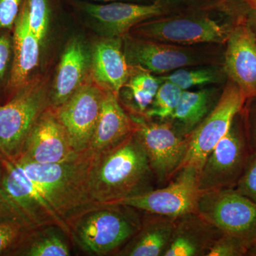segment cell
Here are the masks:
<instances>
[{
  "instance_id": "6da1fadb",
  "label": "cell",
  "mask_w": 256,
  "mask_h": 256,
  "mask_svg": "<svg viewBox=\"0 0 256 256\" xmlns=\"http://www.w3.org/2000/svg\"><path fill=\"white\" fill-rule=\"evenodd\" d=\"M246 10L240 0H218L176 14L150 18L131 31L140 38L182 46L225 45Z\"/></svg>"
},
{
  "instance_id": "7a4b0ae2",
  "label": "cell",
  "mask_w": 256,
  "mask_h": 256,
  "mask_svg": "<svg viewBox=\"0 0 256 256\" xmlns=\"http://www.w3.org/2000/svg\"><path fill=\"white\" fill-rule=\"evenodd\" d=\"M134 132L112 149L94 154L89 188L97 203L112 204L156 188L149 160Z\"/></svg>"
},
{
  "instance_id": "3957f363",
  "label": "cell",
  "mask_w": 256,
  "mask_h": 256,
  "mask_svg": "<svg viewBox=\"0 0 256 256\" xmlns=\"http://www.w3.org/2000/svg\"><path fill=\"white\" fill-rule=\"evenodd\" d=\"M94 156L87 150L74 159L55 164H38L22 159L14 161L34 182L70 230L78 216L100 204L92 198L89 188Z\"/></svg>"
},
{
  "instance_id": "277c9868",
  "label": "cell",
  "mask_w": 256,
  "mask_h": 256,
  "mask_svg": "<svg viewBox=\"0 0 256 256\" xmlns=\"http://www.w3.org/2000/svg\"><path fill=\"white\" fill-rule=\"evenodd\" d=\"M139 212L124 205L100 204L74 220L72 240L92 255H116L140 228L143 216Z\"/></svg>"
},
{
  "instance_id": "5b68a950",
  "label": "cell",
  "mask_w": 256,
  "mask_h": 256,
  "mask_svg": "<svg viewBox=\"0 0 256 256\" xmlns=\"http://www.w3.org/2000/svg\"><path fill=\"white\" fill-rule=\"evenodd\" d=\"M44 80L30 79L4 105H0V154L10 160L22 154L32 128L50 106Z\"/></svg>"
},
{
  "instance_id": "8992f818",
  "label": "cell",
  "mask_w": 256,
  "mask_h": 256,
  "mask_svg": "<svg viewBox=\"0 0 256 256\" xmlns=\"http://www.w3.org/2000/svg\"><path fill=\"white\" fill-rule=\"evenodd\" d=\"M124 55L130 67L158 76L185 67L223 64L224 56L210 48L213 45L182 46L153 41L129 34L122 37Z\"/></svg>"
},
{
  "instance_id": "52a82bcc",
  "label": "cell",
  "mask_w": 256,
  "mask_h": 256,
  "mask_svg": "<svg viewBox=\"0 0 256 256\" xmlns=\"http://www.w3.org/2000/svg\"><path fill=\"white\" fill-rule=\"evenodd\" d=\"M252 153L242 110L234 118L228 132L210 152L198 172L200 192L235 188Z\"/></svg>"
},
{
  "instance_id": "ba28073f",
  "label": "cell",
  "mask_w": 256,
  "mask_h": 256,
  "mask_svg": "<svg viewBox=\"0 0 256 256\" xmlns=\"http://www.w3.org/2000/svg\"><path fill=\"white\" fill-rule=\"evenodd\" d=\"M131 116L137 124L134 132L149 160L156 186H164L180 170L186 154V138L171 121Z\"/></svg>"
},
{
  "instance_id": "9c48e42d",
  "label": "cell",
  "mask_w": 256,
  "mask_h": 256,
  "mask_svg": "<svg viewBox=\"0 0 256 256\" xmlns=\"http://www.w3.org/2000/svg\"><path fill=\"white\" fill-rule=\"evenodd\" d=\"M246 100L238 86L227 80L214 110L186 137V154L180 170L190 166L200 172L210 152L228 132L234 118L242 110Z\"/></svg>"
},
{
  "instance_id": "30bf717a",
  "label": "cell",
  "mask_w": 256,
  "mask_h": 256,
  "mask_svg": "<svg viewBox=\"0 0 256 256\" xmlns=\"http://www.w3.org/2000/svg\"><path fill=\"white\" fill-rule=\"evenodd\" d=\"M197 213L224 234L256 240V203L235 188L201 192Z\"/></svg>"
},
{
  "instance_id": "8fae6325",
  "label": "cell",
  "mask_w": 256,
  "mask_h": 256,
  "mask_svg": "<svg viewBox=\"0 0 256 256\" xmlns=\"http://www.w3.org/2000/svg\"><path fill=\"white\" fill-rule=\"evenodd\" d=\"M198 171L184 168L166 185L140 194L108 204H122L143 213L176 218L190 213H197L200 192Z\"/></svg>"
},
{
  "instance_id": "7c38bea8",
  "label": "cell",
  "mask_w": 256,
  "mask_h": 256,
  "mask_svg": "<svg viewBox=\"0 0 256 256\" xmlns=\"http://www.w3.org/2000/svg\"><path fill=\"white\" fill-rule=\"evenodd\" d=\"M3 186L10 198L33 228L54 226L62 228L72 238L70 228L47 202L34 182L20 165L0 154Z\"/></svg>"
},
{
  "instance_id": "4fadbf2b",
  "label": "cell",
  "mask_w": 256,
  "mask_h": 256,
  "mask_svg": "<svg viewBox=\"0 0 256 256\" xmlns=\"http://www.w3.org/2000/svg\"><path fill=\"white\" fill-rule=\"evenodd\" d=\"M104 89L92 79H86L74 95L54 108L75 151L88 150L101 110Z\"/></svg>"
},
{
  "instance_id": "5bb4252c",
  "label": "cell",
  "mask_w": 256,
  "mask_h": 256,
  "mask_svg": "<svg viewBox=\"0 0 256 256\" xmlns=\"http://www.w3.org/2000/svg\"><path fill=\"white\" fill-rule=\"evenodd\" d=\"M68 133L54 108L46 109L32 128L18 159L38 164H55L76 158Z\"/></svg>"
},
{
  "instance_id": "9a60e30c",
  "label": "cell",
  "mask_w": 256,
  "mask_h": 256,
  "mask_svg": "<svg viewBox=\"0 0 256 256\" xmlns=\"http://www.w3.org/2000/svg\"><path fill=\"white\" fill-rule=\"evenodd\" d=\"M246 12L226 42L223 67L227 80L236 84L247 100L256 96V40L246 21Z\"/></svg>"
},
{
  "instance_id": "2e32d148",
  "label": "cell",
  "mask_w": 256,
  "mask_h": 256,
  "mask_svg": "<svg viewBox=\"0 0 256 256\" xmlns=\"http://www.w3.org/2000/svg\"><path fill=\"white\" fill-rule=\"evenodd\" d=\"M82 9L99 25L106 36L122 37L139 24L170 14V6L164 2L138 4L124 1L104 4L82 3Z\"/></svg>"
},
{
  "instance_id": "e0dca14e",
  "label": "cell",
  "mask_w": 256,
  "mask_h": 256,
  "mask_svg": "<svg viewBox=\"0 0 256 256\" xmlns=\"http://www.w3.org/2000/svg\"><path fill=\"white\" fill-rule=\"evenodd\" d=\"M13 30L11 68L5 86L9 99L31 79L40 60L42 44L30 28L28 12L22 3Z\"/></svg>"
},
{
  "instance_id": "ac0fdd59",
  "label": "cell",
  "mask_w": 256,
  "mask_h": 256,
  "mask_svg": "<svg viewBox=\"0 0 256 256\" xmlns=\"http://www.w3.org/2000/svg\"><path fill=\"white\" fill-rule=\"evenodd\" d=\"M137 124L124 110L118 96L104 89L100 116L88 150L98 156L112 149L136 131Z\"/></svg>"
},
{
  "instance_id": "d6986e66",
  "label": "cell",
  "mask_w": 256,
  "mask_h": 256,
  "mask_svg": "<svg viewBox=\"0 0 256 256\" xmlns=\"http://www.w3.org/2000/svg\"><path fill=\"white\" fill-rule=\"evenodd\" d=\"M130 72L122 38L105 36L96 44L92 52V77L102 89L118 96Z\"/></svg>"
},
{
  "instance_id": "ffe728a7",
  "label": "cell",
  "mask_w": 256,
  "mask_h": 256,
  "mask_svg": "<svg viewBox=\"0 0 256 256\" xmlns=\"http://www.w3.org/2000/svg\"><path fill=\"white\" fill-rule=\"evenodd\" d=\"M222 233L198 213L178 217L175 220L169 246L163 256H206Z\"/></svg>"
},
{
  "instance_id": "44dd1931",
  "label": "cell",
  "mask_w": 256,
  "mask_h": 256,
  "mask_svg": "<svg viewBox=\"0 0 256 256\" xmlns=\"http://www.w3.org/2000/svg\"><path fill=\"white\" fill-rule=\"evenodd\" d=\"M87 70L86 52L82 42L74 38L60 58L50 92V107H58L74 95L86 79Z\"/></svg>"
},
{
  "instance_id": "7402d4cb",
  "label": "cell",
  "mask_w": 256,
  "mask_h": 256,
  "mask_svg": "<svg viewBox=\"0 0 256 256\" xmlns=\"http://www.w3.org/2000/svg\"><path fill=\"white\" fill-rule=\"evenodd\" d=\"M144 214L140 228L116 256H164L172 236L175 220Z\"/></svg>"
},
{
  "instance_id": "603a6c76",
  "label": "cell",
  "mask_w": 256,
  "mask_h": 256,
  "mask_svg": "<svg viewBox=\"0 0 256 256\" xmlns=\"http://www.w3.org/2000/svg\"><path fill=\"white\" fill-rule=\"evenodd\" d=\"M223 88L212 86L195 92L183 90L178 107L169 120L180 134L188 137L206 118L216 106Z\"/></svg>"
},
{
  "instance_id": "cb8c5ba5",
  "label": "cell",
  "mask_w": 256,
  "mask_h": 256,
  "mask_svg": "<svg viewBox=\"0 0 256 256\" xmlns=\"http://www.w3.org/2000/svg\"><path fill=\"white\" fill-rule=\"evenodd\" d=\"M128 82L118 94L124 106L132 116H143L151 105L161 80L152 74L136 67H130Z\"/></svg>"
},
{
  "instance_id": "d4e9b609",
  "label": "cell",
  "mask_w": 256,
  "mask_h": 256,
  "mask_svg": "<svg viewBox=\"0 0 256 256\" xmlns=\"http://www.w3.org/2000/svg\"><path fill=\"white\" fill-rule=\"evenodd\" d=\"M67 235L62 228L52 226L33 229L26 236L14 256H70Z\"/></svg>"
},
{
  "instance_id": "484cf974",
  "label": "cell",
  "mask_w": 256,
  "mask_h": 256,
  "mask_svg": "<svg viewBox=\"0 0 256 256\" xmlns=\"http://www.w3.org/2000/svg\"><path fill=\"white\" fill-rule=\"evenodd\" d=\"M158 77L161 82L166 80L173 82L183 90H190L194 87L220 85L227 80L223 64L185 67Z\"/></svg>"
},
{
  "instance_id": "4316f807",
  "label": "cell",
  "mask_w": 256,
  "mask_h": 256,
  "mask_svg": "<svg viewBox=\"0 0 256 256\" xmlns=\"http://www.w3.org/2000/svg\"><path fill=\"white\" fill-rule=\"evenodd\" d=\"M182 92V89L173 82H162L143 117L160 121L169 120L178 107Z\"/></svg>"
},
{
  "instance_id": "83f0119b",
  "label": "cell",
  "mask_w": 256,
  "mask_h": 256,
  "mask_svg": "<svg viewBox=\"0 0 256 256\" xmlns=\"http://www.w3.org/2000/svg\"><path fill=\"white\" fill-rule=\"evenodd\" d=\"M32 230L22 222L0 217V256H14Z\"/></svg>"
},
{
  "instance_id": "f1b7e54d",
  "label": "cell",
  "mask_w": 256,
  "mask_h": 256,
  "mask_svg": "<svg viewBox=\"0 0 256 256\" xmlns=\"http://www.w3.org/2000/svg\"><path fill=\"white\" fill-rule=\"evenodd\" d=\"M22 4L28 12V23L32 31L43 43L50 26L48 0H23Z\"/></svg>"
},
{
  "instance_id": "f546056e",
  "label": "cell",
  "mask_w": 256,
  "mask_h": 256,
  "mask_svg": "<svg viewBox=\"0 0 256 256\" xmlns=\"http://www.w3.org/2000/svg\"><path fill=\"white\" fill-rule=\"evenodd\" d=\"M250 245L242 239L222 233L213 242L206 256H246Z\"/></svg>"
},
{
  "instance_id": "4dcf8cb0",
  "label": "cell",
  "mask_w": 256,
  "mask_h": 256,
  "mask_svg": "<svg viewBox=\"0 0 256 256\" xmlns=\"http://www.w3.org/2000/svg\"><path fill=\"white\" fill-rule=\"evenodd\" d=\"M235 190L256 203V152H252Z\"/></svg>"
},
{
  "instance_id": "1f68e13d",
  "label": "cell",
  "mask_w": 256,
  "mask_h": 256,
  "mask_svg": "<svg viewBox=\"0 0 256 256\" xmlns=\"http://www.w3.org/2000/svg\"><path fill=\"white\" fill-rule=\"evenodd\" d=\"M244 128L252 152H256V96L246 100L242 110Z\"/></svg>"
},
{
  "instance_id": "d6a6232c",
  "label": "cell",
  "mask_w": 256,
  "mask_h": 256,
  "mask_svg": "<svg viewBox=\"0 0 256 256\" xmlns=\"http://www.w3.org/2000/svg\"><path fill=\"white\" fill-rule=\"evenodd\" d=\"M23 0H0V31L13 30Z\"/></svg>"
},
{
  "instance_id": "836d02e7",
  "label": "cell",
  "mask_w": 256,
  "mask_h": 256,
  "mask_svg": "<svg viewBox=\"0 0 256 256\" xmlns=\"http://www.w3.org/2000/svg\"><path fill=\"white\" fill-rule=\"evenodd\" d=\"M0 217L18 220L33 228L26 218L24 217L22 214L18 210V207L15 206L14 204L10 198L9 195L5 191L2 180L1 168H0Z\"/></svg>"
},
{
  "instance_id": "e575fe53",
  "label": "cell",
  "mask_w": 256,
  "mask_h": 256,
  "mask_svg": "<svg viewBox=\"0 0 256 256\" xmlns=\"http://www.w3.org/2000/svg\"><path fill=\"white\" fill-rule=\"evenodd\" d=\"M12 57V37L0 36V86L4 82Z\"/></svg>"
},
{
  "instance_id": "d590c367",
  "label": "cell",
  "mask_w": 256,
  "mask_h": 256,
  "mask_svg": "<svg viewBox=\"0 0 256 256\" xmlns=\"http://www.w3.org/2000/svg\"><path fill=\"white\" fill-rule=\"evenodd\" d=\"M245 18L247 24L252 30L256 40V10L248 5Z\"/></svg>"
},
{
  "instance_id": "8d00e7d4",
  "label": "cell",
  "mask_w": 256,
  "mask_h": 256,
  "mask_svg": "<svg viewBox=\"0 0 256 256\" xmlns=\"http://www.w3.org/2000/svg\"><path fill=\"white\" fill-rule=\"evenodd\" d=\"M246 256H256V240L252 242L248 248Z\"/></svg>"
},
{
  "instance_id": "74e56055",
  "label": "cell",
  "mask_w": 256,
  "mask_h": 256,
  "mask_svg": "<svg viewBox=\"0 0 256 256\" xmlns=\"http://www.w3.org/2000/svg\"><path fill=\"white\" fill-rule=\"evenodd\" d=\"M242 1L250 6V8L256 10V0H242Z\"/></svg>"
},
{
  "instance_id": "f35d334b",
  "label": "cell",
  "mask_w": 256,
  "mask_h": 256,
  "mask_svg": "<svg viewBox=\"0 0 256 256\" xmlns=\"http://www.w3.org/2000/svg\"><path fill=\"white\" fill-rule=\"evenodd\" d=\"M92 1L99 2L109 3L114 2L124 1V0H92Z\"/></svg>"
},
{
  "instance_id": "ab89813d",
  "label": "cell",
  "mask_w": 256,
  "mask_h": 256,
  "mask_svg": "<svg viewBox=\"0 0 256 256\" xmlns=\"http://www.w3.org/2000/svg\"><path fill=\"white\" fill-rule=\"evenodd\" d=\"M160 1L164 2H165V1H170V0H160ZM182 1H183V0H182ZM186 1H188V0H186Z\"/></svg>"
}]
</instances>
